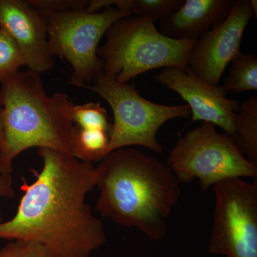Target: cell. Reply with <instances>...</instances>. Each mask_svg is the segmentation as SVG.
Listing matches in <instances>:
<instances>
[{
  "mask_svg": "<svg viewBox=\"0 0 257 257\" xmlns=\"http://www.w3.org/2000/svg\"><path fill=\"white\" fill-rule=\"evenodd\" d=\"M15 189L13 187V178L12 174H8L2 170L0 167V202L3 198L15 197ZM2 219V211L0 209V221Z\"/></svg>",
  "mask_w": 257,
  "mask_h": 257,
  "instance_id": "44dd1931",
  "label": "cell"
},
{
  "mask_svg": "<svg viewBox=\"0 0 257 257\" xmlns=\"http://www.w3.org/2000/svg\"><path fill=\"white\" fill-rule=\"evenodd\" d=\"M106 41L98 49L102 71L116 82L126 83L154 69H186L197 42L165 36L155 23L142 17L128 16L114 22Z\"/></svg>",
  "mask_w": 257,
  "mask_h": 257,
  "instance_id": "277c9868",
  "label": "cell"
},
{
  "mask_svg": "<svg viewBox=\"0 0 257 257\" xmlns=\"http://www.w3.org/2000/svg\"><path fill=\"white\" fill-rule=\"evenodd\" d=\"M42 171L23 179L24 194L10 220L0 221V239L41 244L52 257H89L106 241L104 225L86 201L96 187V167L70 154L39 148Z\"/></svg>",
  "mask_w": 257,
  "mask_h": 257,
  "instance_id": "6da1fadb",
  "label": "cell"
},
{
  "mask_svg": "<svg viewBox=\"0 0 257 257\" xmlns=\"http://www.w3.org/2000/svg\"><path fill=\"white\" fill-rule=\"evenodd\" d=\"M0 257H52L41 244L26 240H12L0 248Z\"/></svg>",
  "mask_w": 257,
  "mask_h": 257,
  "instance_id": "d6986e66",
  "label": "cell"
},
{
  "mask_svg": "<svg viewBox=\"0 0 257 257\" xmlns=\"http://www.w3.org/2000/svg\"><path fill=\"white\" fill-rule=\"evenodd\" d=\"M3 140H4V126H3V118L2 109H0V151L3 147Z\"/></svg>",
  "mask_w": 257,
  "mask_h": 257,
  "instance_id": "7402d4cb",
  "label": "cell"
},
{
  "mask_svg": "<svg viewBox=\"0 0 257 257\" xmlns=\"http://www.w3.org/2000/svg\"><path fill=\"white\" fill-rule=\"evenodd\" d=\"M184 0H91L87 11L99 12L106 8H116L120 11L146 18L152 23L163 20L175 13Z\"/></svg>",
  "mask_w": 257,
  "mask_h": 257,
  "instance_id": "4fadbf2b",
  "label": "cell"
},
{
  "mask_svg": "<svg viewBox=\"0 0 257 257\" xmlns=\"http://www.w3.org/2000/svg\"><path fill=\"white\" fill-rule=\"evenodd\" d=\"M39 12L48 16L53 13L69 10L86 9L88 1L84 0H28Z\"/></svg>",
  "mask_w": 257,
  "mask_h": 257,
  "instance_id": "ffe728a7",
  "label": "cell"
},
{
  "mask_svg": "<svg viewBox=\"0 0 257 257\" xmlns=\"http://www.w3.org/2000/svg\"><path fill=\"white\" fill-rule=\"evenodd\" d=\"M253 16L251 0H238L227 18L203 35L192 49L189 68L218 86L225 69L239 53L245 29Z\"/></svg>",
  "mask_w": 257,
  "mask_h": 257,
  "instance_id": "9c48e42d",
  "label": "cell"
},
{
  "mask_svg": "<svg viewBox=\"0 0 257 257\" xmlns=\"http://www.w3.org/2000/svg\"><path fill=\"white\" fill-rule=\"evenodd\" d=\"M236 147L253 165L257 166V96H251L239 105L234 119Z\"/></svg>",
  "mask_w": 257,
  "mask_h": 257,
  "instance_id": "5bb4252c",
  "label": "cell"
},
{
  "mask_svg": "<svg viewBox=\"0 0 257 257\" xmlns=\"http://www.w3.org/2000/svg\"><path fill=\"white\" fill-rule=\"evenodd\" d=\"M72 117L75 125L86 130H101L109 133L111 124L106 109L99 103L73 105Z\"/></svg>",
  "mask_w": 257,
  "mask_h": 257,
  "instance_id": "ac0fdd59",
  "label": "cell"
},
{
  "mask_svg": "<svg viewBox=\"0 0 257 257\" xmlns=\"http://www.w3.org/2000/svg\"><path fill=\"white\" fill-rule=\"evenodd\" d=\"M72 156L86 163L101 162L109 154V134L73 125L69 137Z\"/></svg>",
  "mask_w": 257,
  "mask_h": 257,
  "instance_id": "9a60e30c",
  "label": "cell"
},
{
  "mask_svg": "<svg viewBox=\"0 0 257 257\" xmlns=\"http://www.w3.org/2000/svg\"><path fill=\"white\" fill-rule=\"evenodd\" d=\"M172 169L138 149H119L96 167L97 211L120 226L137 228L152 241L165 237L167 220L181 195Z\"/></svg>",
  "mask_w": 257,
  "mask_h": 257,
  "instance_id": "7a4b0ae2",
  "label": "cell"
},
{
  "mask_svg": "<svg viewBox=\"0 0 257 257\" xmlns=\"http://www.w3.org/2000/svg\"><path fill=\"white\" fill-rule=\"evenodd\" d=\"M251 7H252L253 12V16H255V18H256V14H257V1L256 0H251Z\"/></svg>",
  "mask_w": 257,
  "mask_h": 257,
  "instance_id": "603a6c76",
  "label": "cell"
},
{
  "mask_svg": "<svg viewBox=\"0 0 257 257\" xmlns=\"http://www.w3.org/2000/svg\"><path fill=\"white\" fill-rule=\"evenodd\" d=\"M94 84L83 87L96 93L110 106L114 115L109 133V153L125 147L141 146L161 153L157 132L167 121L187 119L191 109L184 105H165L145 99L133 85L116 82L101 71Z\"/></svg>",
  "mask_w": 257,
  "mask_h": 257,
  "instance_id": "5b68a950",
  "label": "cell"
},
{
  "mask_svg": "<svg viewBox=\"0 0 257 257\" xmlns=\"http://www.w3.org/2000/svg\"><path fill=\"white\" fill-rule=\"evenodd\" d=\"M26 66L20 47L11 35L0 28V82L20 72V68Z\"/></svg>",
  "mask_w": 257,
  "mask_h": 257,
  "instance_id": "e0dca14e",
  "label": "cell"
},
{
  "mask_svg": "<svg viewBox=\"0 0 257 257\" xmlns=\"http://www.w3.org/2000/svg\"><path fill=\"white\" fill-rule=\"evenodd\" d=\"M154 79L175 91L187 103L192 121L211 123L234 139L235 115L239 102L226 97L222 86L211 85L193 73L189 67L165 68Z\"/></svg>",
  "mask_w": 257,
  "mask_h": 257,
  "instance_id": "30bf717a",
  "label": "cell"
},
{
  "mask_svg": "<svg viewBox=\"0 0 257 257\" xmlns=\"http://www.w3.org/2000/svg\"><path fill=\"white\" fill-rule=\"evenodd\" d=\"M234 0H184L175 13L160 22V32L169 38L197 42L230 14Z\"/></svg>",
  "mask_w": 257,
  "mask_h": 257,
  "instance_id": "7c38bea8",
  "label": "cell"
},
{
  "mask_svg": "<svg viewBox=\"0 0 257 257\" xmlns=\"http://www.w3.org/2000/svg\"><path fill=\"white\" fill-rule=\"evenodd\" d=\"M212 188L215 207L208 252L257 257L256 180L227 179Z\"/></svg>",
  "mask_w": 257,
  "mask_h": 257,
  "instance_id": "ba28073f",
  "label": "cell"
},
{
  "mask_svg": "<svg viewBox=\"0 0 257 257\" xmlns=\"http://www.w3.org/2000/svg\"><path fill=\"white\" fill-rule=\"evenodd\" d=\"M131 15L111 7L96 13L86 8L46 17L49 51L52 57L60 56L72 66L71 84L89 85L102 71L104 62L98 55L101 39L114 22Z\"/></svg>",
  "mask_w": 257,
  "mask_h": 257,
  "instance_id": "52a82bcc",
  "label": "cell"
},
{
  "mask_svg": "<svg viewBox=\"0 0 257 257\" xmlns=\"http://www.w3.org/2000/svg\"><path fill=\"white\" fill-rule=\"evenodd\" d=\"M0 28L17 42L30 71L40 74L54 67L47 42V18L28 0H0Z\"/></svg>",
  "mask_w": 257,
  "mask_h": 257,
  "instance_id": "8fae6325",
  "label": "cell"
},
{
  "mask_svg": "<svg viewBox=\"0 0 257 257\" xmlns=\"http://www.w3.org/2000/svg\"><path fill=\"white\" fill-rule=\"evenodd\" d=\"M231 63L230 73L222 85L225 92L239 94L256 91L257 56L241 52Z\"/></svg>",
  "mask_w": 257,
  "mask_h": 257,
  "instance_id": "2e32d148",
  "label": "cell"
},
{
  "mask_svg": "<svg viewBox=\"0 0 257 257\" xmlns=\"http://www.w3.org/2000/svg\"><path fill=\"white\" fill-rule=\"evenodd\" d=\"M0 103L4 126L0 167L5 172L12 174L17 156L33 147L71 155L74 104L67 94L47 96L40 74L29 70L18 72L3 82Z\"/></svg>",
  "mask_w": 257,
  "mask_h": 257,
  "instance_id": "3957f363",
  "label": "cell"
},
{
  "mask_svg": "<svg viewBox=\"0 0 257 257\" xmlns=\"http://www.w3.org/2000/svg\"><path fill=\"white\" fill-rule=\"evenodd\" d=\"M167 164L181 184L197 178L204 192L227 179L257 177V166L243 156L234 139L219 133L215 125L208 122L179 139Z\"/></svg>",
  "mask_w": 257,
  "mask_h": 257,
  "instance_id": "8992f818",
  "label": "cell"
}]
</instances>
